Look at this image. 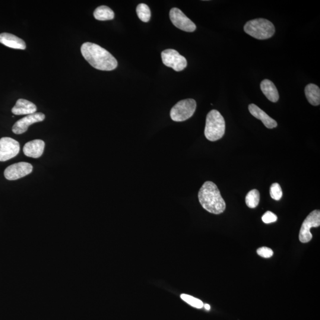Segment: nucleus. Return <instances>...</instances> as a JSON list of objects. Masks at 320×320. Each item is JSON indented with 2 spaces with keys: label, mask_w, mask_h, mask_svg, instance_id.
Wrapping results in <instances>:
<instances>
[{
  "label": "nucleus",
  "mask_w": 320,
  "mask_h": 320,
  "mask_svg": "<svg viewBox=\"0 0 320 320\" xmlns=\"http://www.w3.org/2000/svg\"><path fill=\"white\" fill-rule=\"evenodd\" d=\"M81 52L85 59L99 70L112 71L118 66L115 57L97 44L85 42L81 46Z\"/></svg>",
  "instance_id": "obj_1"
},
{
  "label": "nucleus",
  "mask_w": 320,
  "mask_h": 320,
  "mask_svg": "<svg viewBox=\"0 0 320 320\" xmlns=\"http://www.w3.org/2000/svg\"><path fill=\"white\" fill-rule=\"evenodd\" d=\"M198 198L203 208L210 213L220 214L226 210V202L213 182H206L202 185L198 193Z\"/></svg>",
  "instance_id": "obj_2"
},
{
  "label": "nucleus",
  "mask_w": 320,
  "mask_h": 320,
  "mask_svg": "<svg viewBox=\"0 0 320 320\" xmlns=\"http://www.w3.org/2000/svg\"><path fill=\"white\" fill-rule=\"evenodd\" d=\"M226 131V122L224 117L217 110L208 113L206 119L205 135L208 140L216 141L223 138Z\"/></svg>",
  "instance_id": "obj_3"
},
{
  "label": "nucleus",
  "mask_w": 320,
  "mask_h": 320,
  "mask_svg": "<svg viewBox=\"0 0 320 320\" xmlns=\"http://www.w3.org/2000/svg\"><path fill=\"white\" fill-rule=\"evenodd\" d=\"M244 30L257 39L265 40L274 36L275 28L273 23L265 18H256L247 21Z\"/></svg>",
  "instance_id": "obj_4"
},
{
  "label": "nucleus",
  "mask_w": 320,
  "mask_h": 320,
  "mask_svg": "<svg viewBox=\"0 0 320 320\" xmlns=\"http://www.w3.org/2000/svg\"><path fill=\"white\" fill-rule=\"evenodd\" d=\"M196 102L194 99H188L179 101L170 111L171 118L174 122H183L191 118L195 113Z\"/></svg>",
  "instance_id": "obj_5"
},
{
  "label": "nucleus",
  "mask_w": 320,
  "mask_h": 320,
  "mask_svg": "<svg viewBox=\"0 0 320 320\" xmlns=\"http://www.w3.org/2000/svg\"><path fill=\"white\" fill-rule=\"evenodd\" d=\"M161 58L165 65L172 68L174 71L177 72L183 70L188 64L185 57L174 49H168L163 50L161 52Z\"/></svg>",
  "instance_id": "obj_6"
},
{
  "label": "nucleus",
  "mask_w": 320,
  "mask_h": 320,
  "mask_svg": "<svg viewBox=\"0 0 320 320\" xmlns=\"http://www.w3.org/2000/svg\"><path fill=\"white\" fill-rule=\"evenodd\" d=\"M320 226V212L315 210L311 212L306 219L304 221L299 234L300 242L307 243L310 242L313 238V235L310 232V229L313 227H319Z\"/></svg>",
  "instance_id": "obj_7"
},
{
  "label": "nucleus",
  "mask_w": 320,
  "mask_h": 320,
  "mask_svg": "<svg viewBox=\"0 0 320 320\" xmlns=\"http://www.w3.org/2000/svg\"><path fill=\"white\" fill-rule=\"evenodd\" d=\"M20 144L14 139L3 137L0 139V161H6L17 156Z\"/></svg>",
  "instance_id": "obj_8"
},
{
  "label": "nucleus",
  "mask_w": 320,
  "mask_h": 320,
  "mask_svg": "<svg viewBox=\"0 0 320 320\" xmlns=\"http://www.w3.org/2000/svg\"><path fill=\"white\" fill-rule=\"evenodd\" d=\"M170 18L174 26L180 30L187 32H193L196 30L195 24L179 8L171 9Z\"/></svg>",
  "instance_id": "obj_9"
},
{
  "label": "nucleus",
  "mask_w": 320,
  "mask_h": 320,
  "mask_svg": "<svg viewBox=\"0 0 320 320\" xmlns=\"http://www.w3.org/2000/svg\"><path fill=\"white\" fill-rule=\"evenodd\" d=\"M33 166L30 163L20 162L11 165L4 171L5 179L15 180L24 177L32 172Z\"/></svg>",
  "instance_id": "obj_10"
},
{
  "label": "nucleus",
  "mask_w": 320,
  "mask_h": 320,
  "mask_svg": "<svg viewBox=\"0 0 320 320\" xmlns=\"http://www.w3.org/2000/svg\"><path fill=\"white\" fill-rule=\"evenodd\" d=\"M45 118V115L40 112L34 113L24 117L16 122L12 126V131L15 134L20 135L27 131L28 126L34 123L43 121Z\"/></svg>",
  "instance_id": "obj_11"
},
{
  "label": "nucleus",
  "mask_w": 320,
  "mask_h": 320,
  "mask_svg": "<svg viewBox=\"0 0 320 320\" xmlns=\"http://www.w3.org/2000/svg\"><path fill=\"white\" fill-rule=\"evenodd\" d=\"M45 144L41 139H35L27 142L23 147V153L25 156L38 158L42 156L45 149Z\"/></svg>",
  "instance_id": "obj_12"
},
{
  "label": "nucleus",
  "mask_w": 320,
  "mask_h": 320,
  "mask_svg": "<svg viewBox=\"0 0 320 320\" xmlns=\"http://www.w3.org/2000/svg\"><path fill=\"white\" fill-rule=\"evenodd\" d=\"M249 110L250 113L255 117L256 119L261 120L266 128L273 129L277 128L278 123L274 119L271 118L267 113L262 110L255 104H250L249 106Z\"/></svg>",
  "instance_id": "obj_13"
},
{
  "label": "nucleus",
  "mask_w": 320,
  "mask_h": 320,
  "mask_svg": "<svg viewBox=\"0 0 320 320\" xmlns=\"http://www.w3.org/2000/svg\"><path fill=\"white\" fill-rule=\"evenodd\" d=\"M36 110L35 104L27 100L20 99L12 107L11 112L15 115H28L36 113Z\"/></svg>",
  "instance_id": "obj_14"
},
{
  "label": "nucleus",
  "mask_w": 320,
  "mask_h": 320,
  "mask_svg": "<svg viewBox=\"0 0 320 320\" xmlns=\"http://www.w3.org/2000/svg\"><path fill=\"white\" fill-rule=\"evenodd\" d=\"M0 43L12 49L24 50L26 48L23 40L10 33L0 34Z\"/></svg>",
  "instance_id": "obj_15"
},
{
  "label": "nucleus",
  "mask_w": 320,
  "mask_h": 320,
  "mask_svg": "<svg viewBox=\"0 0 320 320\" xmlns=\"http://www.w3.org/2000/svg\"><path fill=\"white\" fill-rule=\"evenodd\" d=\"M261 90L265 96L268 98L269 100L272 102H277L280 98L278 91L273 82L265 79L263 80L261 84Z\"/></svg>",
  "instance_id": "obj_16"
},
{
  "label": "nucleus",
  "mask_w": 320,
  "mask_h": 320,
  "mask_svg": "<svg viewBox=\"0 0 320 320\" xmlns=\"http://www.w3.org/2000/svg\"><path fill=\"white\" fill-rule=\"evenodd\" d=\"M305 94L307 100L313 106H319L320 104V89L318 85L309 84L305 88Z\"/></svg>",
  "instance_id": "obj_17"
},
{
  "label": "nucleus",
  "mask_w": 320,
  "mask_h": 320,
  "mask_svg": "<svg viewBox=\"0 0 320 320\" xmlns=\"http://www.w3.org/2000/svg\"><path fill=\"white\" fill-rule=\"evenodd\" d=\"M94 17L96 20L106 21L113 20L115 14L112 9L106 5L98 7L94 11Z\"/></svg>",
  "instance_id": "obj_18"
},
{
  "label": "nucleus",
  "mask_w": 320,
  "mask_h": 320,
  "mask_svg": "<svg viewBox=\"0 0 320 320\" xmlns=\"http://www.w3.org/2000/svg\"><path fill=\"white\" fill-rule=\"evenodd\" d=\"M260 202V193L256 189L250 191L246 197V204L250 208H255L258 207Z\"/></svg>",
  "instance_id": "obj_19"
},
{
  "label": "nucleus",
  "mask_w": 320,
  "mask_h": 320,
  "mask_svg": "<svg viewBox=\"0 0 320 320\" xmlns=\"http://www.w3.org/2000/svg\"><path fill=\"white\" fill-rule=\"evenodd\" d=\"M137 14L142 21L148 22L151 18V11L147 4L141 3L137 7Z\"/></svg>",
  "instance_id": "obj_20"
},
{
  "label": "nucleus",
  "mask_w": 320,
  "mask_h": 320,
  "mask_svg": "<svg viewBox=\"0 0 320 320\" xmlns=\"http://www.w3.org/2000/svg\"><path fill=\"white\" fill-rule=\"evenodd\" d=\"M180 297H181L184 302L188 303L190 306L195 307V308L200 309L204 307V303H202V301L196 299L195 297L185 294H182Z\"/></svg>",
  "instance_id": "obj_21"
},
{
  "label": "nucleus",
  "mask_w": 320,
  "mask_h": 320,
  "mask_svg": "<svg viewBox=\"0 0 320 320\" xmlns=\"http://www.w3.org/2000/svg\"><path fill=\"white\" fill-rule=\"evenodd\" d=\"M270 195L271 198L275 201H280L283 197V192L282 191L280 184L275 183L272 184L270 188Z\"/></svg>",
  "instance_id": "obj_22"
},
{
  "label": "nucleus",
  "mask_w": 320,
  "mask_h": 320,
  "mask_svg": "<svg viewBox=\"0 0 320 320\" xmlns=\"http://www.w3.org/2000/svg\"><path fill=\"white\" fill-rule=\"evenodd\" d=\"M262 219L265 224H270L275 223V222L277 221L278 217L277 215L273 213V212L268 211L263 215Z\"/></svg>",
  "instance_id": "obj_23"
},
{
  "label": "nucleus",
  "mask_w": 320,
  "mask_h": 320,
  "mask_svg": "<svg viewBox=\"0 0 320 320\" xmlns=\"http://www.w3.org/2000/svg\"><path fill=\"white\" fill-rule=\"evenodd\" d=\"M257 253L260 256L264 258H270L274 255V252L268 247H263L257 250Z\"/></svg>",
  "instance_id": "obj_24"
},
{
  "label": "nucleus",
  "mask_w": 320,
  "mask_h": 320,
  "mask_svg": "<svg viewBox=\"0 0 320 320\" xmlns=\"http://www.w3.org/2000/svg\"><path fill=\"white\" fill-rule=\"evenodd\" d=\"M205 309L207 310H210L211 309L210 306L209 304H206L204 305Z\"/></svg>",
  "instance_id": "obj_25"
}]
</instances>
